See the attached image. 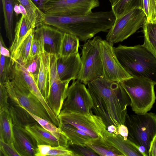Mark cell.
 Listing matches in <instances>:
<instances>
[{
    "mask_svg": "<svg viewBox=\"0 0 156 156\" xmlns=\"http://www.w3.org/2000/svg\"><path fill=\"white\" fill-rule=\"evenodd\" d=\"M88 89L92 98V109L106 126L113 125L118 131L124 124L130 100L120 82L98 77L89 83Z\"/></svg>",
    "mask_w": 156,
    "mask_h": 156,
    "instance_id": "obj_1",
    "label": "cell"
},
{
    "mask_svg": "<svg viewBox=\"0 0 156 156\" xmlns=\"http://www.w3.org/2000/svg\"><path fill=\"white\" fill-rule=\"evenodd\" d=\"M116 19L112 11L76 16L45 15L43 24L52 26L63 34L74 35L80 41H86L99 33L108 32Z\"/></svg>",
    "mask_w": 156,
    "mask_h": 156,
    "instance_id": "obj_2",
    "label": "cell"
},
{
    "mask_svg": "<svg viewBox=\"0 0 156 156\" xmlns=\"http://www.w3.org/2000/svg\"><path fill=\"white\" fill-rule=\"evenodd\" d=\"M116 57L132 77L148 80L156 84V57L143 45L114 47Z\"/></svg>",
    "mask_w": 156,
    "mask_h": 156,
    "instance_id": "obj_3",
    "label": "cell"
},
{
    "mask_svg": "<svg viewBox=\"0 0 156 156\" xmlns=\"http://www.w3.org/2000/svg\"><path fill=\"white\" fill-rule=\"evenodd\" d=\"M127 114L125 125L127 138L139 148L144 156H149L151 143L156 135V114L152 112Z\"/></svg>",
    "mask_w": 156,
    "mask_h": 156,
    "instance_id": "obj_4",
    "label": "cell"
},
{
    "mask_svg": "<svg viewBox=\"0 0 156 156\" xmlns=\"http://www.w3.org/2000/svg\"><path fill=\"white\" fill-rule=\"evenodd\" d=\"M120 82L129 98L130 105L135 113L144 114L150 110L156 98L153 82L137 77Z\"/></svg>",
    "mask_w": 156,
    "mask_h": 156,
    "instance_id": "obj_5",
    "label": "cell"
},
{
    "mask_svg": "<svg viewBox=\"0 0 156 156\" xmlns=\"http://www.w3.org/2000/svg\"><path fill=\"white\" fill-rule=\"evenodd\" d=\"M42 53L47 62L48 73L47 94L45 100L58 116L62 110L64 102L66 98L70 81L62 80L60 79L57 67L58 57L45 51Z\"/></svg>",
    "mask_w": 156,
    "mask_h": 156,
    "instance_id": "obj_6",
    "label": "cell"
},
{
    "mask_svg": "<svg viewBox=\"0 0 156 156\" xmlns=\"http://www.w3.org/2000/svg\"><path fill=\"white\" fill-rule=\"evenodd\" d=\"M102 39L100 36H96L87 41L83 46L82 66L77 80L85 85L102 77L103 67L100 53V44Z\"/></svg>",
    "mask_w": 156,
    "mask_h": 156,
    "instance_id": "obj_7",
    "label": "cell"
},
{
    "mask_svg": "<svg viewBox=\"0 0 156 156\" xmlns=\"http://www.w3.org/2000/svg\"><path fill=\"white\" fill-rule=\"evenodd\" d=\"M145 17L143 10L136 8L116 18L106 40L113 44L123 41L143 27Z\"/></svg>",
    "mask_w": 156,
    "mask_h": 156,
    "instance_id": "obj_8",
    "label": "cell"
},
{
    "mask_svg": "<svg viewBox=\"0 0 156 156\" xmlns=\"http://www.w3.org/2000/svg\"><path fill=\"white\" fill-rule=\"evenodd\" d=\"M99 5V0H44L41 9L47 15L76 16L90 13Z\"/></svg>",
    "mask_w": 156,
    "mask_h": 156,
    "instance_id": "obj_9",
    "label": "cell"
},
{
    "mask_svg": "<svg viewBox=\"0 0 156 156\" xmlns=\"http://www.w3.org/2000/svg\"><path fill=\"white\" fill-rule=\"evenodd\" d=\"M60 123L72 125L84 132L93 139L105 138L104 134L107 127L101 118L90 113L83 114L62 109L58 116Z\"/></svg>",
    "mask_w": 156,
    "mask_h": 156,
    "instance_id": "obj_10",
    "label": "cell"
},
{
    "mask_svg": "<svg viewBox=\"0 0 156 156\" xmlns=\"http://www.w3.org/2000/svg\"><path fill=\"white\" fill-rule=\"evenodd\" d=\"M4 85L10 103L21 106L35 115L52 122L43 104L29 90L13 80H9Z\"/></svg>",
    "mask_w": 156,
    "mask_h": 156,
    "instance_id": "obj_11",
    "label": "cell"
},
{
    "mask_svg": "<svg viewBox=\"0 0 156 156\" xmlns=\"http://www.w3.org/2000/svg\"><path fill=\"white\" fill-rule=\"evenodd\" d=\"M92 98L85 85L77 80L69 87L62 109L76 113L87 114L93 107Z\"/></svg>",
    "mask_w": 156,
    "mask_h": 156,
    "instance_id": "obj_12",
    "label": "cell"
},
{
    "mask_svg": "<svg viewBox=\"0 0 156 156\" xmlns=\"http://www.w3.org/2000/svg\"><path fill=\"white\" fill-rule=\"evenodd\" d=\"M100 53L103 67L102 77L109 80L120 82L132 77L118 60L113 43L102 39L100 44Z\"/></svg>",
    "mask_w": 156,
    "mask_h": 156,
    "instance_id": "obj_13",
    "label": "cell"
},
{
    "mask_svg": "<svg viewBox=\"0 0 156 156\" xmlns=\"http://www.w3.org/2000/svg\"><path fill=\"white\" fill-rule=\"evenodd\" d=\"M9 79L19 83L31 92L40 101L53 122L55 123L58 121L57 116L48 106L40 91L36 82L27 71L25 62L20 55L16 60L12 66Z\"/></svg>",
    "mask_w": 156,
    "mask_h": 156,
    "instance_id": "obj_14",
    "label": "cell"
},
{
    "mask_svg": "<svg viewBox=\"0 0 156 156\" xmlns=\"http://www.w3.org/2000/svg\"><path fill=\"white\" fill-rule=\"evenodd\" d=\"M34 33V37L40 40L44 51L58 57L59 55L63 33L52 26L45 24L37 27Z\"/></svg>",
    "mask_w": 156,
    "mask_h": 156,
    "instance_id": "obj_15",
    "label": "cell"
},
{
    "mask_svg": "<svg viewBox=\"0 0 156 156\" xmlns=\"http://www.w3.org/2000/svg\"><path fill=\"white\" fill-rule=\"evenodd\" d=\"M81 66V57L79 52L69 56L59 55L58 57L57 70L62 80L70 81L77 79Z\"/></svg>",
    "mask_w": 156,
    "mask_h": 156,
    "instance_id": "obj_16",
    "label": "cell"
},
{
    "mask_svg": "<svg viewBox=\"0 0 156 156\" xmlns=\"http://www.w3.org/2000/svg\"><path fill=\"white\" fill-rule=\"evenodd\" d=\"M14 145L20 156H35L37 147L36 140L24 128L13 125Z\"/></svg>",
    "mask_w": 156,
    "mask_h": 156,
    "instance_id": "obj_17",
    "label": "cell"
},
{
    "mask_svg": "<svg viewBox=\"0 0 156 156\" xmlns=\"http://www.w3.org/2000/svg\"><path fill=\"white\" fill-rule=\"evenodd\" d=\"M104 138L119 150L124 156H144L138 147L127 138L119 134L110 133L107 129L104 134Z\"/></svg>",
    "mask_w": 156,
    "mask_h": 156,
    "instance_id": "obj_18",
    "label": "cell"
},
{
    "mask_svg": "<svg viewBox=\"0 0 156 156\" xmlns=\"http://www.w3.org/2000/svg\"><path fill=\"white\" fill-rule=\"evenodd\" d=\"M34 29L27 15H22L20 19L16 23L14 30V37L9 48L11 58L24 39Z\"/></svg>",
    "mask_w": 156,
    "mask_h": 156,
    "instance_id": "obj_19",
    "label": "cell"
},
{
    "mask_svg": "<svg viewBox=\"0 0 156 156\" xmlns=\"http://www.w3.org/2000/svg\"><path fill=\"white\" fill-rule=\"evenodd\" d=\"M25 128L36 140L37 145H48L52 147L61 146L65 147L61 141L37 122L27 126Z\"/></svg>",
    "mask_w": 156,
    "mask_h": 156,
    "instance_id": "obj_20",
    "label": "cell"
},
{
    "mask_svg": "<svg viewBox=\"0 0 156 156\" xmlns=\"http://www.w3.org/2000/svg\"><path fill=\"white\" fill-rule=\"evenodd\" d=\"M8 110L13 125L25 128L27 126L37 122L27 111L21 106L9 103Z\"/></svg>",
    "mask_w": 156,
    "mask_h": 156,
    "instance_id": "obj_21",
    "label": "cell"
},
{
    "mask_svg": "<svg viewBox=\"0 0 156 156\" xmlns=\"http://www.w3.org/2000/svg\"><path fill=\"white\" fill-rule=\"evenodd\" d=\"M85 145L99 155L124 156L119 150L111 145L105 138L91 139L86 142Z\"/></svg>",
    "mask_w": 156,
    "mask_h": 156,
    "instance_id": "obj_22",
    "label": "cell"
},
{
    "mask_svg": "<svg viewBox=\"0 0 156 156\" xmlns=\"http://www.w3.org/2000/svg\"><path fill=\"white\" fill-rule=\"evenodd\" d=\"M58 127L67 138L68 143L85 145L86 142L92 139L84 132L70 124L60 123Z\"/></svg>",
    "mask_w": 156,
    "mask_h": 156,
    "instance_id": "obj_23",
    "label": "cell"
},
{
    "mask_svg": "<svg viewBox=\"0 0 156 156\" xmlns=\"http://www.w3.org/2000/svg\"><path fill=\"white\" fill-rule=\"evenodd\" d=\"M6 36L12 44L13 38L14 8L17 0H1Z\"/></svg>",
    "mask_w": 156,
    "mask_h": 156,
    "instance_id": "obj_24",
    "label": "cell"
},
{
    "mask_svg": "<svg viewBox=\"0 0 156 156\" xmlns=\"http://www.w3.org/2000/svg\"><path fill=\"white\" fill-rule=\"evenodd\" d=\"M19 3L26 9L27 16L34 29L43 24L45 14L33 0H17Z\"/></svg>",
    "mask_w": 156,
    "mask_h": 156,
    "instance_id": "obj_25",
    "label": "cell"
},
{
    "mask_svg": "<svg viewBox=\"0 0 156 156\" xmlns=\"http://www.w3.org/2000/svg\"><path fill=\"white\" fill-rule=\"evenodd\" d=\"M13 125L8 110L0 112V140L14 144Z\"/></svg>",
    "mask_w": 156,
    "mask_h": 156,
    "instance_id": "obj_26",
    "label": "cell"
},
{
    "mask_svg": "<svg viewBox=\"0 0 156 156\" xmlns=\"http://www.w3.org/2000/svg\"><path fill=\"white\" fill-rule=\"evenodd\" d=\"M142 27L144 37L143 45L156 57V23L148 22L145 17Z\"/></svg>",
    "mask_w": 156,
    "mask_h": 156,
    "instance_id": "obj_27",
    "label": "cell"
},
{
    "mask_svg": "<svg viewBox=\"0 0 156 156\" xmlns=\"http://www.w3.org/2000/svg\"><path fill=\"white\" fill-rule=\"evenodd\" d=\"M26 110L42 127L51 133L61 141L66 147L68 148V140L59 128L56 126L52 122L36 115Z\"/></svg>",
    "mask_w": 156,
    "mask_h": 156,
    "instance_id": "obj_28",
    "label": "cell"
},
{
    "mask_svg": "<svg viewBox=\"0 0 156 156\" xmlns=\"http://www.w3.org/2000/svg\"><path fill=\"white\" fill-rule=\"evenodd\" d=\"M79 39L75 36L64 33L62 40L59 55L67 56L78 52Z\"/></svg>",
    "mask_w": 156,
    "mask_h": 156,
    "instance_id": "obj_29",
    "label": "cell"
},
{
    "mask_svg": "<svg viewBox=\"0 0 156 156\" xmlns=\"http://www.w3.org/2000/svg\"><path fill=\"white\" fill-rule=\"evenodd\" d=\"M136 8L143 10V0H118L112 6V11L116 18Z\"/></svg>",
    "mask_w": 156,
    "mask_h": 156,
    "instance_id": "obj_30",
    "label": "cell"
},
{
    "mask_svg": "<svg viewBox=\"0 0 156 156\" xmlns=\"http://www.w3.org/2000/svg\"><path fill=\"white\" fill-rule=\"evenodd\" d=\"M48 73V66L44 57L41 55L40 68L37 84L38 87L45 99L47 94Z\"/></svg>",
    "mask_w": 156,
    "mask_h": 156,
    "instance_id": "obj_31",
    "label": "cell"
},
{
    "mask_svg": "<svg viewBox=\"0 0 156 156\" xmlns=\"http://www.w3.org/2000/svg\"><path fill=\"white\" fill-rule=\"evenodd\" d=\"M34 30L27 35L16 50L12 58L13 64L20 55L25 62L30 56L31 45L34 37Z\"/></svg>",
    "mask_w": 156,
    "mask_h": 156,
    "instance_id": "obj_32",
    "label": "cell"
},
{
    "mask_svg": "<svg viewBox=\"0 0 156 156\" xmlns=\"http://www.w3.org/2000/svg\"><path fill=\"white\" fill-rule=\"evenodd\" d=\"M11 57L0 55V84H4L9 80V76L13 65Z\"/></svg>",
    "mask_w": 156,
    "mask_h": 156,
    "instance_id": "obj_33",
    "label": "cell"
},
{
    "mask_svg": "<svg viewBox=\"0 0 156 156\" xmlns=\"http://www.w3.org/2000/svg\"><path fill=\"white\" fill-rule=\"evenodd\" d=\"M41 55L33 57L30 56L27 61L24 62L27 71L37 83L40 68Z\"/></svg>",
    "mask_w": 156,
    "mask_h": 156,
    "instance_id": "obj_34",
    "label": "cell"
},
{
    "mask_svg": "<svg viewBox=\"0 0 156 156\" xmlns=\"http://www.w3.org/2000/svg\"><path fill=\"white\" fill-rule=\"evenodd\" d=\"M143 10L147 21L156 23V4L155 0H143Z\"/></svg>",
    "mask_w": 156,
    "mask_h": 156,
    "instance_id": "obj_35",
    "label": "cell"
},
{
    "mask_svg": "<svg viewBox=\"0 0 156 156\" xmlns=\"http://www.w3.org/2000/svg\"><path fill=\"white\" fill-rule=\"evenodd\" d=\"M69 149L75 154V156H96L99 155L95 152L86 145L76 144L68 143Z\"/></svg>",
    "mask_w": 156,
    "mask_h": 156,
    "instance_id": "obj_36",
    "label": "cell"
},
{
    "mask_svg": "<svg viewBox=\"0 0 156 156\" xmlns=\"http://www.w3.org/2000/svg\"><path fill=\"white\" fill-rule=\"evenodd\" d=\"M0 156H20L13 143L9 144L0 140Z\"/></svg>",
    "mask_w": 156,
    "mask_h": 156,
    "instance_id": "obj_37",
    "label": "cell"
},
{
    "mask_svg": "<svg viewBox=\"0 0 156 156\" xmlns=\"http://www.w3.org/2000/svg\"><path fill=\"white\" fill-rule=\"evenodd\" d=\"M47 156H75L71 150L62 146L52 147Z\"/></svg>",
    "mask_w": 156,
    "mask_h": 156,
    "instance_id": "obj_38",
    "label": "cell"
},
{
    "mask_svg": "<svg viewBox=\"0 0 156 156\" xmlns=\"http://www.w3.org/2000/svg\"><path fill=\"white\" fill-rule=\"evenodd\" d=\"M9 96L6 87L4 84H0V112L8 110L9 103Z\"/></svg>",
    "mask_w": 156,
    "mask_h": 156,
    "instance_id": "obj_39",
    "label": "cell"
},
{
    "mask_svg": "<svg viewBox=\"0 0 156 156\" xmlns=\"http://www.w3.org/2000/svg\"><path fill=\"white\" fill-rule=\"evenodd\" d=\"M44 51L42 46L40 40L34 37L30 52V56L33 57L41 55Z\"/></svg>",
    "mask_w": 156,
    "mask_h": 156,
    "instance_id": "obj_40",
    "label": "cell"
},
{
    "mask_svg": "<svg viewBox=\"0 0 156 156\" xmlns=\"http://www.w3.org/2000/svg\"><path fill=\"white\" fill-rule=\"evenodd\" d=\"M52 147L50 145H38L35 156H47L48 154Z\"/></svg>",
    "mask_w": 156,
    "mask_h": 156,
    "instance_id": "obj_41",
    "label": "cell"
},
{
    "mask_svg": "<svg viewBox=\"0 0 156 156\" xmlns=\"http://www.w3.org/2000/svg\"><path fill=\"white\" fill-rule=\"evenodd\" d=\"M0 55L11 58L10 50L6 47L1 34H0Z\"/></svg>",
    "mask_w": 156,
    "mask_h": 156,
    "instance_id": "obj_42",
    "label": "cell"
},
{
    "mask_svg": "<svg viewBox=\"0 0 156 156\" xmlns=\"http://www.w3.org/2000/svg\"><path fill=\"white\" fill-rule=\"evenodd\" d=\"M119 134L122 136L127 138L128 135V130L127 127L124 124L121 125L118 129Z\"/></svg>",
    "mask_w": 156,
    "mask_h": 156,
    "instance_id": "obj_43",
    "label": "cell"
},
{
    "mask_svg": "<svg viewBox=\"0 0 156 156\" xmlns=\"http://www.w3.org/2000/svg\"><path fill=\"white\" fill-rule=\"evenodd\" d=\"M149 156H156V135L151 143L149 152Z\"/></svg>",
    "mask_w": 156,
    "mask_h": 156,
    "instance_id": "obj_44",
    "label": "cell"
},
{
    "mask_svg": "<svg viewBox=\"0 0 156 156\" xmlns=\"http://www.w3.org/2000/svg\"><path fill=\"white\" fill-rule=\"evenodd\" d=\"M19 2H16L14 7V11L16 15V16H18L20 14H21V12L19 7V4H18Z\"/></svg>",
    "mask_w": 156,
    "mask_h": 156,
    "instance_id": "obj_45",
    "label": "cell"
},
{
    "mask_svg": "<svg viewBox=\"0 0 156 156\" xmlns=\"http://www.w3.org/2000/svg\"><path fill=\"white\" fill-rule=\"evenodd\" d=\"M19 5L21 12V15H27V12L25 8L23 5L19 3Z\"/></svg>",
    "mask_w": 156,
    "mask_h": 156,
    "instance_id": "obj_46",
    "label": "cell"
},
{
    "mask_svg": "<svg viewBox=\"0 0 156 156\" xmlns=\"http://www.w3.org/2000/svg\"><path fill=\"white\" fill-rule=\"evenodd\" d=\"M109 2H110L111 6L113 5L114 4H115L118 0H108Z\"/></svg>",
    "mask_w": 156,
    "mask_h": 156,
    "instance_id": "obj_47",
    "label": "cell"
},
{
    "mask_svg": "<svg viewBox=\"0 0 156 156\" xmlns=\"http://www.w3.org/2000/svg\"><path fill=\"white\" fill-rule=\"evenodd\" d=\"M156 4V0H155Z\"/></svg>",
    "mask_w": 156,
    "mask_h": 156,
    "instance_id": "obj_48",
    "label": "cell"
}]
</instances>
